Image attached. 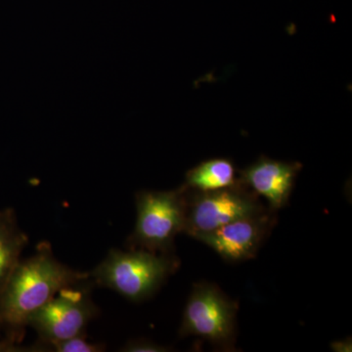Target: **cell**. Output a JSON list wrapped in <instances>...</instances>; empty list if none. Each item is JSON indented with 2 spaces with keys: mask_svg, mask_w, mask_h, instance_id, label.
<instances>
[{
  "mask_svg": "<svg viewBox=\"0 0 352 352\" xmlns=\"http://www.w3.org/2000/svg\"><path fill=\"white\" fill-rule=\"evenodd\" d=\"M94 286L89 277L65 287L32 315L29 327L38 333V342L46 351L53 342L85 335L88 324L100 312L92 300Z\"/></svg>",
  "mask_w": 352,
  "mask_h": 352,
  "instance_id": "277c9868",
  "label": "cell"
},
{
  "mask_svg": "<svg viewBox=\"0 0 352 352\" xmlns=\"http://www.w3.org/2000/svg\"><path fill=\"white\" fill-rule=\"evenodd\" d=\"M332 351L336 352H351L352 351V342L351 339L337 340L331 344Z\"/></svg>",
  "mask_w": 352,
  "mask_h": 352,
  "instance_id": "5bb4252c",
  "label": "cell"
},
{
  "mask_svg": "<svg viewBox=\"0 0 352 352\" xmlns=\"http://www.w3.org/2000/svg\"><path fill=\"white\" fill-rule=\"evenodd\" d=\"M90 277L60 263L48 242L39 243L36 254L19 261L0 295V331L21 344L32 315L60 289Z\"/></svg>",
  "mask_w": 352,
  "mask_h": 352,
  "instance_id": "6da1fadb",
  "label": "cell"
},
{
  "mask_svg": "<svg viewBox=\"0 0 352 352\" xmlns=\"http://www.w3.org/2000/svg\"><path fill=\"white\" fill-rule=\"evenodd\" d=\"M235 166L226 157L208 160L186 173L183 187L197 191H212L232 186L238 182Z\"/></svg>",
  "mask_w": 352,
  "mask_h": 352,
  "instance_id": "30bf717a",
  "label": "cell"
},
{
  "mask_svg": "<svg viewBox=\"0 0 352 352\" xmlns=\"http://www.w3.org/2000/svg\"><path fill=\"white\" fill-rule=\"evenodd\" d=\"M238 305L217 286L196 284L183 312L180 337L197 336L215 346L232 349Z\"/></svg>",
  "mask_w": 352,
  "mask_h": 352,
  "instance_id": "8992f818",
  "label": "cell"
},
{
  "mask_svg": "<svg viewBox=\"0 0 352 352\" xmlns=\"http://www.w3.org/2000/svg\"><path fill=\"white\" fill-rule=\"evenodd\" d=\"M302 168V164L296 162L289 163L261 156L238 173L240 182L256 195L265 198L268 208L275 212L288 204Z\"/></svg>",
  "mask_w": 352,
  "mask_h": 352,
  "instance_id": "ba28073f",
  "label": "cell"
},
{
  "mask_svg": "<svg viewBox=\"0 0 352 352\" xmlns=\"http://www.w3.org/2000/svg\"><path fill=\"white\" fill-rule=\"evenodd\" d=\"M133 232L127 239L129 250L141 249L157 254H173L176 236L183 233L186 198L183 187L171 191L138 192Z\"/></svg>",
  "mask_w": 352,
  "mask_h": 352,
  "instance_id": "3957f363",
  "label": "cell"
},
{
  "mask_svg": "<svg viewBox=\"0 0 352 352\" xmlns=\"http://www.w3.org/2000/svg\"><path fill=\"white\" fill-rule=\"evenodd\" d=\"M270 210L235 220L210 232L199 234L194 239L214 250L228 263L254 258L271 226L274 223Z\"/></svg>",
  "mask_w": 352,
  "mask_h": 352,
  "instance_id": "52a82bcc",
  "label": "cell"
},
{
  "mask_svg": "<svg viewBox=\"0 0 352 352\" xmlns=\"http://www.w3.org/2000/svg\"><path fill=\"white\" fill-rule=\"evenodd\" d=\"M183 188L186 198L183 233L192 238L267 210L259 201V197L243 184L239 178L232 186L212 191Z\"/></svg>",
  "mask_w": 352,
  "mask_h": 352,
  "instance_id": "5b68a950",
  "label": "cell"
},
{
  "mask_svg": "<svg viewBox=\"0 0 352 352\" xmlns=\"http://www.w3.org/2000/svg\"><path fill=\"white\" fill-rule=\"evenodd\" d=\"M168 351H170L168 347L160 346L152 340L145 339L129 340L126 346L120 349V351L126 352H166Z\"/></svg>",
  "mask_w": 352,
  "mask_h": 352,
  "instance_id": "7c38bea8",
  "label": "cell"
},
{
  "mask_svg": "<svg viewBox=\"0 0 352 352\" xmlns=\"http://www.w3.org/2000/svg\"><path fill=\"white\" fill-rule=\"evenodd\" d=\"M179 264L175 254L113 249L90 272V278L95 286L112 289L131 302H139L151 298Z\"/></svg>",
  "mask_w": 352,
  "mask_h": 352,
  "instance_id": "7a4b0ae2",
  "label": "cell"
},
{
  "mask_svg": "<svg viewBox=\"0 0 352 352\" xmlns=\"http://www.w3.org/2000/svg\"><path fill=\"white\" fill-rule=\"evenodd\" d=\"M19 351H46L43 344L36 342L32 346H22L19 344L4 339L0 340V352H19Z\"/></svg>",
  "mask_w": 352,
  "mask_h": 352,
  "instance_id": "4fadbf2b",
  "label": "cell"
},
{
  "mask_svg": "<svg viewBox=\"0 0 352 352\" xmlns=\"http://www.w3.org/2000/svg\"><path fill=\"white\" fill-rule=\"evenodd\" d=\"M28 244L29 237L20 228L12 208L0 210V295Z\"/></svg>",
  "mask_w": 352,
  "mask_h": 352,
  "instance_id": "9c48e42d",
  "label": "cell"
},
{
  "mask_svg": "<svg viewBox=\"0 0 352 352\" xmlns=\"http://www.w3.org/2000/svg\"><path fill=\"white\" fill-rule=\"evenodd\" d=\"M105 351V346L92 344L87 340V333L76 336L71 339L53 342L48 346V351L58 352H101Z\"/></svg>",
  "mask_w": 352,
  "mask_h": 352,
  "instance_id": "8fae6325",
  "label": "cell"
}]
</instances>
